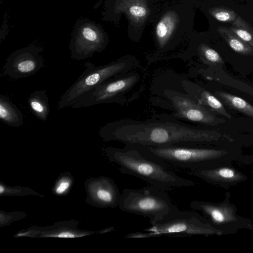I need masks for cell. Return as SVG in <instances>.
Listing matches in <instances>:
<instances>
[{
    "label": "cell",
    "mask_w": 253,
    "mask_h": 253,
    "mask_svg": "<svg viewBox=\"0 0 253 253\" xmlns=\"http://www.w3.org/2000/svg\"><path fill=\"white\" fill-rule=\"evenodd\" d=\"M99 134L105 142L117 141L142 147L203 145L228 137L215 130L194 127L173 118L164 117L110 122L100 127Z\"/></svg>",
    "instance_id": "1"
},
{
    "label": "cell",
    "mask_w": 253,
    "mask_h": 253,
    "mask_svg": "<svg viewBox=\"0 0 253 253\" xmlns=\"http://www.w3.org/2000/svg\"><path fill=\"white\" fill-rule=\"evenodd\" d=\"M104 152L122 173L137 177L165 191L195 184L194 181L178 175L166 164L146 156L133 146L108 147L105 148Z\"/></svg>",
    "instance_id": "2"
},
{
    "label": "cell",
    "mask_w": 253,
    "mask_h": 253,
    "mask_svg": "<svg viewBox=\"0 0 253 253\" xmlns=\"http://www.w3.org/2000/svg\"><path fill=\"white\" fill-rule=\"evenodd\" d=\"M134 147L151 159L191 171L228 164L233 161L226 150L201 145Z\"/></svg>",
    "instance_id": "3"
},
{
    "label": "cell",
    "mask_w": 253,
    "mask_h": 253,
    "mask_svg": "<svg viewBox=\"0 0 253 253\" xmlns=\"http://www.w3.org/2000/svg\"><path fill=\"white\" fill-rule=\"evenodd\" d=\"M138 61L131 57L121 58L105 65L95 66L87 62L84 71L61 95L56 109L70 107L81 95L112 78L124 75L138 67Z\"/></svg>",
    "instance_id": "4"
},
{
    "label": "cell",
    "mask_w": 253,
    "mask_h": 253,
    "mask_svg": "<svg viewBox=\"0 0 253 253\" xmlns=\"http://www.w3.org/2000/svg\"><path fill=\"white\" fill-rule=\"evenodd\" d=\"M118 207L123 211L149 218L151 225L160 221L177 208L166 191L150 185L124 189Z\"/></svg>",
    "instance_id": "5"
},
{
    "label": "cell",
    "mask_w": 253,
    "mask_h": 253,
    "mask_svg": "<svg viewBox=\"0 0 253 253\" xmlns=\"http://www.w3.org/2000/svg\"><path fill=\"white\" fill-rule=\"evenodd\" d=\"M143 231L148 232L150 238L221 234L198 212L192 211H182L177 208L163 219Z\"/></svg>",
    "instance_id": "6"
},
{
    "label": "cell",
    "mask_w": 253,
    "mask_h": 253,
    "mask_svg": "<svg viewBox=\"0 0 253 253\" xmlns=\"http://www.w3.org/2000/svg\"><path fill=\"white\" fill-rule=\"evenodd\" d=\"M140 74L132 70L108 80L78 97L70 106L77 109L99 104L128 102L126 94L131 93L140 82Z\"/></svg>",
    "instance_id": "7"
},
{
    "label": "cell",
    "mask_w": 253,
    "mask_h": 253,
    "mask_svg": "<svg viewBox=\"0 0 253 253\" xmlns=\"http://www.w3.org/2000/svg\"><path fill=\"white\" fill-rule=\"evenodd\" d=\"M189 207L194 211H200L211 225L221 234H232L243 228L252 229L251 221L239 216L234 205L227 200L220 203L193 200Z\"/></svg>",
    "instance_id": "8"
},
{
    "label": "cell",
    "mask_w": 253,
    "mask_h": 253,
    "mask_svg": "<svg viewBox=\"0 0 253 253\" xmlns=\"http://www.w3.org/2000/svg\"><path fill=\"white\" fill-rule=\"evenodd\" d=\"M108 39L101 25L85 18L78 19L72 31L69 44L71 57L81 60L103 50Z\"/></svg>",
    "instance_id": "9"
},
{
    "label": "cell",
    "mask_w": 253,
    "mask_h": 253,
    "mask_svg": "<svg viewBox=\"0 0 253 253\" xmlns=\"http://www.w3.org/2000/svg\"><path fill=\"white\" fill-rule=\"evenodd\" d=\"M164 96L169 101L173 111V118L208 126H216L226 120L217 117L212 111L198 103L187 93L173 89H166Z\"/></svg>",
    "instance_id": "10"
},
{
    "label": "cell",
    "mask_w": 253,
    "mask_h": 253,
    "mask_svg": "<svg viewBox=\"0 0 253 253\" xmlns=\"http://www.w3.org/2000/svg\"><path fill=\"white\" fill-rule=\"evenodd\" d=\"M42 51L34 44L17 49L7 58L0 76L17 80L35 75L44 65Z\"/></svg>",
    "instance_id": "11"
},
{
    "label": "cell",
    "mask_w": 253,
    "mask_h": 253,
    "mask_svg": "<svg viewBox=\"0 0 253 253\" xmlns=\"http://www.w3.org/2000/svg\"><path fill=\"white\" fill-rule=\"evenodd\" d=\"M86 202L98 208H116L119 207L121 194L111 178L102 176L85 182Z\"/></svg>",
    "instance_id": "12"
},
{
    "label": "cell",
    "mask_w": 253,
    "mask_h": 253,
    "mask_svg": "<svg viewBox=\"0 0 253 253\" xmlns=\"http://www.w3.org/2000/svg\"><path fill=\"white\" fill-rule=\"evenodd\" d=\"M192 175L207 182L226 188L247 179L246 175L229 164L191 171Z\"/></svg>",
    "instance_id": "13"
},
{
    "label": "cell",
    "mask_w": 253,
    "mask_h": 253,
    "mask_svg": "<svg viewBox=\"0 0 253 253\" xmlns=\"http://www.w3.org/2000/svg\"><path fill=\"white\" fill-rule=\"evenodd\" d=\"M75 222H60L58 224L51 227H47V229H31L30 230L39 232L40 237L57 238H76L87 236L91 234V232L79 230L76 227Z\"/></svg>",
    "instance_id": "14"
},
{
    "label": "cell",
    "mask_w": 253,
    "mask_h": 253,
    "mask_svg": "<svg viewBox=\"0 0 253 253\" xmlns=\"http://www.w3.org/2000/svg\"><path fill=\"white\" fill-rule=\"evenodd\" d=\"M0 120L6 125L14 127H19L23 124V116L20 110L3 95H0Z\"/></svg>",
    "instance_id": "15"
},
{
    "label": "cell",
    "mask_w": 253,
    "mask_h": 253,
    "mask_svg": "<svg viewBox=\"0 0 253 253\" xmlns=\"http://www.w3.org/2000/svg\"><path fill=\"white\" fill-rule=\"evenodd\" d=\"M178 22L176 14L170 12L166 14L158 23L156 27V36L160 47L163 48L167 45Z\"/></svg>",
    "instance_id": "16"
},
{
    "label": "cell",
    "mask_w": 253,
    "mask_h": 253,
    "mask_svg": "<svg viewBox=\"0 0 253 253\" xmlns=\"http://www.w3.org/2000/svg\"><path fill=\"white\" fill-rule=\"evenodd\" d=\"M33 114L39 120L46 121L50 112L48 97L45 90L32 92L28 99Z\"/></svg>",
    "instance_id": "17"
},
{
    "label": "cell",
    "mask_w": 253,
    "mask_h": 253,
    "mask_svg": "<svg viewBox=\"0 0 253 253\" xmlns=\"http://www.w3.org/2000/svg\"><path fill=\"white\" fill-rule=\"evenodd\" d=\"M217 31L234 51L243 55H253V47L240 39L230 28L220 26Z\"/></svg>",
    "instance_id": "18"
},
{
    "label": "cell",
    "mask_w": 253,
    "mask_h": 253,
    "mask_svg": "<svg viewBox=\"0 0 253 253\" xmlns=\"http://www.w3.org/2000/svg\"><path fill=\"white\" fill-rule=\"evenodd\" d=\"M215 93L229 107L253 119V106L243 98L222 91H216Z\"/></svg>",
    "instance_id": "19"
},
{
    "label": "cell",
    "mask_w": 253,
    "mask_h": 253,
    "mask_svg": "<svg viewBox=\"0 0 253 253\" xmlns=\"http://www.w3.org/2000/svg\"><path fill=\"white\" fill-rule=\"evenodd\" d=\"M121 4L120 8H125L128 16L135 21L143 20L148 15L147 7L139 0H126Z\"/></svg>",
    "instance_id": "20"
},
{
    "label": "cell",
    "mask_w": 253,
    "mask_h": 253,
    "mask_svg": "<svg viewBox=\"0 0 253 253\" xmlns=\"http://www.w3.org/2000/svg\"><path fill=\"white\" fill-rule=\"evenodd\" d=\"M230 29L245 42L253 47V30L240 16L231 23Z\"/></svg>",
    "instance_id": "21"
},
{
    "label": "cell",
    "mask_w": 253,
    "mask_h": 253,
    "mask_svg": "<svg viewBox=\"0 0 253 253\" xmlns=\"http://www.w3.org/2000/svg\"><path fill=\"white\" fill-rule=\"evenodd\" d=\"M199 50L202 59L207 64L216 65L224 63L222 57L219 53L216 50L207 45H201Z\"/></svg>",
    "instance_id": "22"
},
{
    "label": "cell",
    "mask_w": 253,
    "mask_h": 253,
    "mask_svg": "<svg viewBox=\"0 0 253 253\" xmlns=\"http://www.w3.org/2000/svg\"><path fill=\"white\" fill-rule=\"evenodd\" d=\"M73 183V177L70 173L62 174L56 181L53 188L54 194L63 196L67 194L70 190Z\"/></svg>",
    "instance_id": "23"
},
{
    "label": "cell",
    "mask_w": 253,
    "mask_h": 253,
    "mask_svg": "<svg viewBox=\"0 0 253 253\" xmlns=\"http://www.w3.org/2000/svg\"><path fill=\"white\" fill-rule=\"evenodd\" d=\"M209 12L217 21L223 22L232 23L238 16L233 10L222 6L211 8Z\"/></svg>",
    "instance_id": "24"
},
{
    "label": "cell",
    "mask_w": 253,
    "mask_h": 253,
    "mask_svg": "<svg viewBox=\"0 0 253 253\" xmlns=\"http://www.w3.org/2000/svg\"><path fill=\"white\" fill-rule=\"evenodd\" d=\"M21 187H18V189L16 187H12L11 189H9L8 188L7 186H5L4 184H2L1 183L0 185V195H17L16 194H20V195H24V194H28V193H30L31 194L32 191H28L31 190V189L28 190L27 189L26 190H24V188H22L21 189H20Z\"/></svg>",
    "instance_id": "25"
},
{
    "label": "cell",
    "mask_w": 253,
    "mask_h": 253,
    "mask_svg": "<svg viewBox=\"0 0 253 253\" xmlns=\"http://www.w3.org/2000/svg\"><path fill=\"white\" fill-rule=\"evenodd\" d=\"M126 238H150L148 232L144 231L143 232H136L128 233L126 236Z\"/></svg>",
    "instance_id": "26"
}]
</instances>
